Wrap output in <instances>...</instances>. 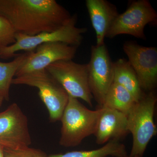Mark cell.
<instances>
[{"label": "cell", "mask_w": 157, "mask_h": 157, "mask_svg": "<svg viewBox=\"0 0 157 157\" xmlns=\"http://www.w3.org/2000/svg\"><path fill=\"white\" fill-rule=\"evenodd\" d=\"M86 5L95 31L96 45H103L109 28L119 14L117 8L106 0H86Z\"/></svg>", "instance_id": "obj_13"}, {"label": "cell", "mask_w": 157, "mask_h": 157, "mask_svg": "<svg viewBox=\"0 0 157 157\" xmlns=\"http://www.w3.org/2000/svg\"><path fill=\"white\" fill-rule=\"evenodd\" d=\"M137 75L141 89L153 91L157 82V48L127 41L123 46Z\"/></svg>", "instance_id": "obj_10"}, {"label": "cell", "mask_w": 157, "mask_h": 157, "mask_svg": "<svg viewBox=\"0 0 157 157\" xmlns=\"http://www.w3.org/2000/svg\"><path fill=\"white\" fill-rule=\"evenodd\" d=\"M88 78L93 98L101 107L113 79V62L105 44L91 46Z\"/></svg>", "instance_id": "obj_8"}, {"label": "cell", "mask_w": 157, "mask_h": 157, "mask_svg": "<svg viewBox=\"0 0 157 157\" xmlns=\"http://www.w3.org/2000/svg\"><path fill=\"white\" fill-rule=\"evenodd\" d=\"M0 157H5L4 153V147L0 146Z\"/></svg>", "instance_id": "obj_20"}, {"label": "cell", "mask_w": 157, "mask_h": 157, "mask_svg": "<svg viewBox=\"0 0 157 157\" xmlns=\"http://www.w3.org/2000/svg\"><path fill=\"white\" fill-rule=\"evenodd\" d=\"M113 82L121 86L131 93L136 102L144 94L140 87L136 73L128 61L120 59L113 62Z\"/></svg>", "instance_id": "obj_14"}, {"label": "cell", "mask_w": 157, "mask_h": 157, "mask_svg": "<svg viewBox=\"0 0 157 157\" xmlns=\"http://www.w3.org/2000/svg\"><path fill=\"white\" fill-rule=\"evenodd\" d=\"M12 84L37 88L40 98L48 109L50 121H60L69 96L45 69L15 77L12 80Z\"/></svg>", "instance_id": "obj_5"}, {"label": "cell", "mask_w": 157, "mask_h": 157, "mask_svg": "<svg viewBox=\"0 0 157 157\" xmlns=\"http://www.w3.org/2000/svg\"><path fill=\"white\" fill-rule=\"evenodd\" d=\"M157 101L153 91L143 95L127 114L128 129L133 136L130 157H143L149 142L157 135L154 115Z\"/></svg>", "instance_id": "obj_4"}, {"label": "cell", "mask_w": 157, "mask_h": 157, "mask_svg": "<svg viewBox=\"0 0 157 157\" xmlns=\"http://www.w3.org/2000/svg\"><path fill=\"white\" fill-rule=\"evenodd\" d=\"M101 107L102 111L94 134L96 143L101 145L113 139L119 140L129 133L127 115L116 109Z\"/></svg>", "instance_id": "obj_12"}, {"label": "cell", "mask_w": 157, "mask_h": 157, "mask_svg": "<svg viewBox=\"0 0 157 157\" xmlns=\"http://www.w3.org/2000/svg\"><path fill=\"white\" fill-rule=\"evenodd\" d=\"M135 157H138V156H135Z\"/></svg>", "instance_id": "obj_22"}, {"label": "cell", "mask_w": 157, "mask_h": 157, "mask_svg": "<svg viewBox=\"0 0 157 157\" xmlns=\"http://www.w3.org/2000/svg\"><path fill=\"white\" fill-rule=\"evenodd\" d=\"M28 121L16 103L0 113V146L10 149L29 147L32 140Z\"/></svg>", "instance_id": "obj_9"}, {"label": "cell", "mask_w": 157, "mask_h": 157, "mask_svg": "<svg viewBox=\"0 0 157 157\" xmlns=\"http://www.w3.org/2000/svg\"><path fill=\"white\" fill-rule=\"evenodd\" d=\"M101 111V107L97 110H91L78 99L69 96L60 120V145L65 147L77 146L85 138L94 135Z\"/></svg>", "instance_id": "obj_2"}, {"label": "cell", "mask_w": 157, "mask_h": 157, "mask_svg": "<svg viewBox=\"0 0 157 157\" xmlns=\"http://www.w3.org/2000/svg\"><path fill=\"white\" fill-rule=\"evenodd\" d=\"M77 15H72L67 24L53 32L34 36L16 33L15 43L9 46L0 47V59H7L15 57L17 55L16 53L21 51H34L39 45L48 42H62L78 48L83 40L82 35L87 32V29L77 27Z\"/></svg>", "instance_id": "obj_3"}, {"label": "cell", "mask_w": 157, "mask_h": 157, "mask_svg": "<svg viewBox=\"0 0 157 157\" xmlns=\"http://www.w3.org/2000/svg\"><path fill=\"white\" fill-rule=\"evenodd\" d=\"M16 33L10 23L0 15V47L15 43Z\"/></svg>", "instance_id": "obj_18"}, {"label": "cell", "mask_w": 157, "mask_h": 157, "mask_svg": "<svg viewBox=\"0 0 157 157\" xmlns=\"http://www.w3.org/2000/svg\"><path fill=\"white\" fill-rule=\"evenodd\" d=\"M130 157L126 147L119 140H109L104 146L90 151H77L48 156L47 157Z\"/></svg>", "instance_id": "obj_16"}, {"label": "cell", "mask_w": 157, "mask_h": 157, "mask_svg": "<svg viewBox=\"0 0 157 157\" xmlns=\"http://www.w3.org/2000/svg\"><path fill=\"white\" fill-rule=\"evenodd\" d=\"M29 52L17 54L12 61L0 62V91L4 100L9 101V90L12 81L17 70L25 62Z\"/></svg>", "instance_id": "obj_17"}, {"label": "cell", "mask_w": 157, "mask_h": 157, "mask_svg": "<svg viewBox=\"0 0 157 157\" xmlns=\"http://www.w3.org/2000/svg\"><path fill=\"white\" fill-rule=\"evenodd\" d=\"M0 15L16 33L28 36L56 30L72 17L55 0H0Z\"/></svg>", "instance_id": "obj_1"}, {"label": "cell", "mask_w": 157, "mask_h": 157, "mask_svg": "<svg viewBox=\"0 0 157 157\" xmlns=\"http://www.w3.org/2000/svg\"><path fill=\"white\" fill-rule=\"evenodd\" d=\"M64 89L70 97L81 99L93 106V97L88 78V64H79L70 60L55 62L45 69Z\"/></svg>", "instance_id": "obj_7"}, {"label": "cell", "mask_w": 157, "mask_h": 157, "mask_svg": "<svg viewBox=\"0 0 157 157\" xmlns=\"http://www.w3.org/2000/svg\"><path fill=\"white\" fill-rule=\"evenodd\" d=\"M78 47L59 42H48L39 45L30 52L24 63L17 70L15 77L45 70L48 66L60 60L74 58Z\"/></svg>", "instance_id": "obj_11"}, {"label": "cell", "mask_w": 157, "mask_h": 157, "mask_svg": "<svg viewBox=\"0 0 157 157\" xmlns=\"http://www.w3.org/2000/svg\"><path fill=\"white\" fill-rule=\"evenodd\" d=\"M4 100V97L2 94V93L0 91V107L2 106V104L3 102V101Z\"/></svg>", "instance_id": "obj_21"}, {"label": "cell", "mask_w": 157, "mask_h": 157, "mask_svg": "<svg viewBox=\"0 0 157 157\" xmlns=\"http://www.w3.org/2000/svg\"><path fill=\"white\" fill-rule=\"evenodd\" d=\"M5 157H47L41 150L29 147L17 149L4 148Z\"/></svg>", "instance_id": "obj_19"}, {"label": "cell", "mask_w": 157, "mask_h": 157, "mask_svg": "<svg viewBox=\"0 0 157 157\" xmlns=\"http://www.w3.org/2000/svg\"><path fill=\"white\" fill-rule=\"evenodd\" d=\"M157 13L148 0L132 1L123 13L119 14L109 28L106 38L129 35L146 40L144 30L147 25H155Z\"/></svg>", "instance_id": "obj_6"}, {"label": "cell", "mask_w": 157, "mask_h": 157, "mask_svg": "<svg viewBox=\"0 0 157 157\" xmlns=\"http://www.w3.org/2000/svg\"><path fill=\"white\" fill-rule=\"evenodd\" d=\"M136 102L133 96L126 89L113 82L105 96L101 107L116 109L127 115Z\"/></svg>", "instance_id": "obj_15"}]
</instances>
